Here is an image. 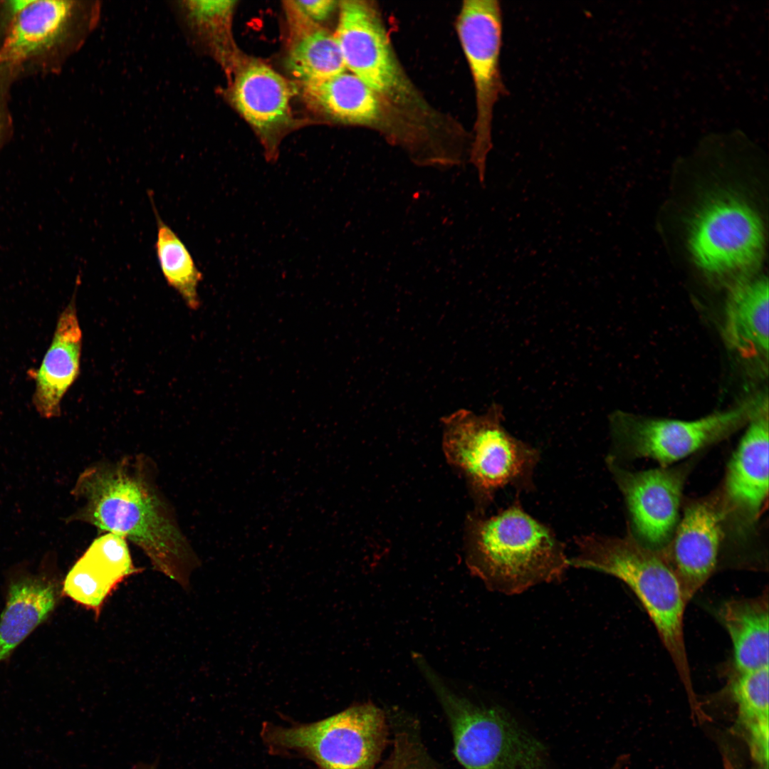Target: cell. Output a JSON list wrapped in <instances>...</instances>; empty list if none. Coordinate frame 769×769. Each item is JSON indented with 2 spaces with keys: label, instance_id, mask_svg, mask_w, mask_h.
<instances>
[{
  "label": "cell",
  "instance_id": "17",
  "mask_svg": "<svg viewBox=\"0 0 769 769\" xmlns=\"http://www.w3.org/2000/svg\"><path fill=\"white\" fill-rule=\"evenodd\" d=\"M768 281L755 275L729 287L723 328L729 347L763 372L768 363Z\"/></svg>",
  "mask_w": 769,
  "mask_h": 769
},
{
  "label": "cell",
  "instance_id": "6",
  "mask_svg": "<svg viewBox=\"0 0 769 769\" xmlns=\"http://www.w3.org/2000/svg\"><path fill=\"white\" fill-rule=\"evenodd\" d=\"M422 674L449 720L454 753L465 769H549L544 746L506 713L456 694L430 666Z\"/></svg>",
  "mask_w": 769,
  "mask_h": 769
},
{
  "label": "cell",
  "instance_id": "1",
  "mask_svg": "<svg viewBox=\"0 0 769 769\" xmlns=\"http://www.w3.org/2000/svg\"><path fill=\"white\" fill-rule=\"evenodd\" d=\"M80 504L68 521H80L130 541L153 568L186 589L200 562L158 482L155 462L144 454L92 463L71 491Z\"/></svg>",
  "mask_w": 769,
  "mask_h": 769
},
{
  "label": "cell",
  "instance_id": "8",
  "mask_svg": "<svg viewBox=\"0 0 769 769\" xmlns=\"http://www.w3.org/2000/svg\"><path fill=\"white\" fill-rule=\"evenodd\" d=\"M768 405L758 394L728 410L695 420L647 417L618 412L610 418L616 458H648L661 467L720 441L743 427Z\"/></svg>",
  "mask_w": 769,
  "mask_h": 769
},
{
  "label": "cell",
  "instance_id": "23",
  "mask_svg": "<svg viewBox=\"0 0 769 769\" xmlns=\"http://www.w3.org/2000/svg\"><path fill=\"white\" fill-rule=\"evenodd\" d=\"M300 14L303 26L299 28L286 61L292 75L305 85L344 72L346 68L335 36Z\"/></svg>",
  "mask_w": 769,
  "mask_h": 769
},
{
  "label": "cell",
  "instance_id": "14",
  "mask_svg": "<svg viewBox=\"0 0 769 769\" xmlns=\"http://www.w3.org/2000/svg\"><path fill=\"white\" fill-rule=\"evenodd\" d=\"M141 571L132 562L128 542L105 533L95 538L75 562L63 583V594L98 617L113 590Z\"/></svg>",
  "mask_w": 769,
  "mask_h": 769
},
{
  "label": "cell",
  "instance_id": "32",
  "mask_svg": "<svg viewBox=\"0 0 769 769\" xmlns=\"http://www.w3.org/2000/svg\"><path fill=\"white\" fill-rule=\"evenodd\" d=\"M612 769H619V768H618V767H617V766L616 765V766H614V768H612Z\"/></svg>",
  "mask_w": 769,
  "mask_h": 769
},
{
  "label": "cell",
  "instance_id": "19",
  "mask_svg": "<svg viewBox=\"0 0 769 769\" xmlns=\"http://www.w3.org/2000/svg\"><path fill=\"white\" fill-rule=\"evenodd\" d=\"M292 90L278 73L261 63H251L236 78L234 103L244 117L262 133L286 120Z\"/></svg>",
  "mask_w": 769,
  "mask_h": 769
},
{
  "label": "cell",
  "instance_id": "7",
  "mask_svg": "<svg viewBox=\"0 0 769 769\" xmlns=\"http://www.w3.org/2000/svg\"><path fill=\"white\" fill-rule=\"evenodd\" d=\"M263 734L273 750L296 752L321 769H375L388 727L382 710L367 702L311 723L267 726Z\"/></svg>",
  "mask_w": 769,
  "mask_h": 769
},
{
  "label": "cell",
  "instance_id": "21",
  "mask_svg": "<svg viewBox=\"0 0 769 769\" xmlns=\"http://www.w3.org/2000/svg\"><path fill=\"white\" fill-rule=\"evenodd\" d=\"M768 667L733 673L729 685L737 708L735 728L762 769L768 768Z\"/></svg>",
  "mask_w": 769,
  "mask_h": 769
},
{
  "label": "cell",
  "instance_id": "13",
  "mask_svg": "<svg viewBox=\"0 0 769 769\" xmlns=\"http://www.w3.org/2000/svg\"><path fill=\"white\" fill-rule=\"evenodd\" d=\"M728 466L722 490L726 515L744 525L755 521L768 493V406L748 424Z\"/></svg>",
  "mask_w": 769,
  "mask_h": 769
},
{
  "label": "cell",
  "instance_id": "22",
  "mask_svg": "<svg viewBox=\"0 0 769 769\" xmlns=\"http://www.w3.org/2000/svg\"><path fill=\"white\" fill-rule=\"evenodd\" d=\"M309 100L331 117L345 123L371 125L380 117L377 94L352 73L305 84Z\"/></svg>",
  "mask_w": 769,
  "mask_h": 769
},
{
  "label": "cell",
  "instance_id": "4",
  "mask_svg": "<svg viewBox=\"0 0 769 769\" xmlns=\"http://www.w3.org/2000/svg\"><path fill=\"white\" fill-rule=\"evenodd\" d=\"M442 423L445 456L466 478L476 512L484 513L496 493L506 488L518 493L535 488L540 452L507 431L498 407L481 415L460 409Z\"/></svg>",
  "mask_w": 769,
  "mask_h": 769
},
{
  "label": "cell",
  "instance_id": "18",
  "mask_svg": "<svg viewBox=\"0 0 769 769\" xmlns=\"http://www.w3.org/2000/svg\"><path fill=\"white\" fill-rule=\"evenodd\" d=\"M717 614L732 642L734 673L769 666L767 590L756 597L725 601L719 607Z\"/></svg>",
  "mask_w": 769,
  "mask_h": 769
},
{
  "label": "cell",
  "instance_id": "29",
  "mask_svg": "<svg viewBox=\"0 0 769 769\" xmlns=\"http://www.w3.org/2000/svg\"><path fill=\"white\" fill-rule=\"evenodd\" d=\"M131 769H157V763H139L134 765Z\"/></svg>",
  "mask_w": 769,
  "mask_h": 769
},
{
  "label": "cell",
  "instance_id": "11",
  "mask_svg": "<svg viewBox=\"0 0 769 769\" xmlns=\"http://www.w3.org/2000/svg\"><path fill=\"white\" fill-rule=\"evenodd\" d=\"M607 467L620 490L632 520L634 537L661 553L669 545L679 518L689 465L634 471L607 456Z\"/></svg>",
  "mask_w": 769,
  "mask_h": 769
},
{
  "label": "cell",
  "instance_id": "26",
  "mask_svg": "<svg viewBox=\"0 0 769 769\" xmlns=\"http://www.w3.org/2000/svg\"><path fill=\"white\" fill-rule=\"evenodd\" d=\"M422 748L404 734L399 735L390 759L389 769H433L422 753Z\"/></svg>",
  "mask_w": 769,
  "mask_h": 769
},
{
  "label": "cell",
  "instance_id": "3",
  "mask_svg": "<svg viewBox=\"0 0 769 769\" xmlns=\"http://www.w3.org/2000/svg\"><path fill=\"white\" fill-rule=\"evenodd\" d=\"M575 567L612 575L624 582L647 611L668 652L689 698L694 696L684 641V618L688 604L671 566L661 553L633 535L590 533L575 538Z\"/></svg>",
  "mask_w": 769,
  "mask_h": 769
},
{
  "label": "cell",
  "instance_id": "24",
  "mask_svg": "<svg viewBox=\"0 0 769 769\" xmlns=\"http://www.w3.org/2000/svg\"><path fill=\"white\" fill-rule=\"evenodd\" d=\"M150 199L157 224L155 251L161 271L167 282L193 310L199 307L197 288L202 279L192 256L178 235L161 218L153 198Z\"/></svg>",
  "mask_w": 769,
  "mask_h": 769
},
{
  "label": "cell",
  "instance_id": "10",
  "mask_svg": "<svg viewBox=\"0 0 769 769\" xmlns=\"http://www.w3.org/2000/svg\"><path fill=\"white\" fill-rule=\"evenodd\" d=\"M346 68L377 95L396 103L405 100L411 88L394 56L376 11L361 1H343L334 34Z\"/></svg>",
  "mask_w": 769,
  "mask_h": 769
},
{
  "label": "cell",
  "instance_id": "25",
  "mask_svg": "<svg viewBox=\"0 0 769 769\" xmlns=\"http://www.w3.org/2000/svg\"><path fill=\"white\" fill-rule=\"evenodd\" d=\"M235 1H192L189 11L194 19L211 27L221 28L230 22Z\"/></svg>",
  "mask_w": 769,
  "mask_h": 769
},
{
  "label": "cell",
  "instance_id": "27",
  "mask_svg": "<svg viewBox=\"0 0 769 769\" xmlns=\"http://www.w3.org/2000/svg\"><path fill=\"white\" fill-rule=\"evenodd\" d=\"M289 3L313 23L326 19L335 10L337 4V1L333 0L292 1Z\"/></svg>",
  "mask_w": 769,
  "mask_h": 769
},
{
  "label": "cell",
  "instance_id": "2",
  "mask_svg": "<svg viewBox=\"0 0 769 769\" xmlns=\"http://www.w3.org/2000/svg\"><path fill=\"white\" fill-rule=\"evenodd\" d=\"M465 550L471 573L490 590L506 595L560 581L570 566L564 543L526 512L518 498L490 516L469 514Z\"/></svg>",
  "mask_w": 769,
  "mask_h": 769
},
{
  "label": "cell",
  "instance_id": "12",
  "mask_svg": "<svg viewBox=\"0 0 769 769\" xmlns=\"http://www.w3.org/2000/svg\"><path fill=\"white\" fill-rule=\"evenodd\" d=\"M726 516L722 491L690 501L661 553L674 571L687 603L715 570Z\"/></svg>",
  "mask_w": 769,
  "mask_h": 769
},
{
  "label": "cell",
  "instance_id": "16",
  "mask_svg": "<svg viewBox=\"0 0 769 769\" xmlns=\"http://www.w3.org/2000/svg\"><path fill=\"white\" fill-rule=\"evenodd\" d=\"M75 2L29 0L11 16L0 46V65L11 66L41 56L67 36L76 10Z\"/></svg>",
  "mask_w": 769,
  "mask_h": 769
},
{
  "label": "cell",
  "instance_id": "5",
  "mask_svg": "<svg viewBox=\"0 0 769 769\" xmlns=\"http://www.w3.org/2000/svg\"><path fill=\"white\" fill-rule=\"evenodd\" d=\"M688 228L691 258L707 278L729 288L755 276L764 256V226L739 194H713L698 206Z\"/></svg>",
  "mask_w": 769,
  "mask_h": 769
},
{
  "label": "cell",
  "instance_id": "28",
  "mask_svg": "<svg viewBox=\"0 0 769 769\" xmlns=\"http://www.w3.org/2000/svg\"><path fill=\"white\" fill-rule=\"evenodd\" d=\"M6 123L7 119L6 112L2 104L0 103V147L5 137Z\"/></svg>",
  "mask_w": 769,
  "mask_h": 769
},
{
  "label": "cell",
  "instance_id": "9",
  "mask_svg": "<svg viewBox=\"0 0 769 769\" xmlns=\"http://www.w3.org/2000/svg\"><path fill=\"white\" fill-rule=\"evenodd\" d=\"M457 33L474 85L476 104L475 136L471 162L485 182L487 156L492 148V121L496 103L506 92L501 72L503 11L497 0H466L457 21Z\"/></svg>",
  "mask_w": 769,
  "mask_h": 769
},
{
  "label": "cell",
  "instance_id": "31",
  "mask_svg": "<svg viewBox=\"0 0 769 769\" xmlns=\"http://www.w3.org/2000/svg\"><path fill=\"white\" fill-rule=\"evenodd\" d=\"M4 68H6V67H5V66H1V65H0V73L1 72V70H3Z\"/></svg>",
  "mask_w": 769,
  "mask_h": 769
},
{
  "label": "cell",
  "instance_id": "30",
  "mask_svg": "<svg viewBox=\"0 0 769 769\" xmlns=\"http://www.w3.org/2000/svg\"><path fill=\"white\" fill-rule=\"evenodd\" d=\"M378 769H389L387 763L384 765L382 766L381 768H380Z\"/></svg>",
  "mask_w": 769,
  "mask_h": 769
},
{
  "label": "cell",
  "instance_id": "20",
  "mask_svg": "<svg viewBox=\"0 0 769 769\" xmlns=\"http://www.w3.org/2000/svg\"><path fill=\"white\" fill-rule=\"evenodd\" d=\"M57 587L33 576L11 582L0 618V662L48 617L57 602Z\"/></svg>",
  "mask_w": 769,
  "mask_h": 769
},
{
  "label": "cell",
  "instance_id": "15",
  "mask_svg": "<svg viewBox=\"0 0 769 769\" xmlns=\"http://www.w3.org/2000/svg\"><path fill=\"white\" fill-rule=\"evenodd\" d=\"M82 341L74 295L58 317L40 367L30 375L35 382L33 404L41 417L60 415L62 399L80 373Z\"/></svg>",
  "mask_w": 769,
  "mask_h": 769
}]
</instances>
